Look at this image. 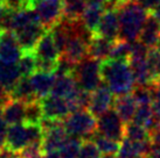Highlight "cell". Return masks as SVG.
<instances>
[{
	"label": "cell",
	"instance_id": "obj_45",
	"mask_svg": "<svg viewBox=\"0 0 160 158\" xmlns=\"http://www.w3.org/2000/svg\"><path fill=\"white\" fill-rule=\"evenodd\" d=\"M42 158H62L61 155L58 151H52V152H47V154H43Z\"/></svg>",
	"mask_w": 160,
	"mask_h": 158
},
{
	"label": "cell",
	"instance_id": "obj_16",
	"mask_svg": "<svg viewBox=\"0 0 160 158\" xmlns=\"http://www.w3.org/2000/svg\"><path fill=\"white\" fill-rule=\"evenodd\" d=\"M29 79H31L32 86H33L36 98L40 100L50 94L54 81H55V75L52 72L38 70L29 77Z\"/></svg>",
	"mask_w": 160,
	"mask_h": 158
},
{
	"label": "cell",
	"instance_id": "obj_30",
	"mask_svg": "<svg viewBox=\"0 0 160 158\" xmlns=\"http://www.w3.org/2000/svg\"><path fill=\"white\" fill-rule=\"evenodd\" d=\"M18 67L21 76L31 77L35 71H38V59L34 53H23L20 61L18 62Z\"/></svg>",
	"mask_w": 160,
	"mask_h": 158
},
{
	"label": "cell",
	"instance_id": "obj_32",
	"mask_svg": "<svg viewBox=\"0 0 160 158\" xmlns=\"http://www.w3.org/2000/svg\"><path fill=\"white\" fill-rule=\"evenodd\" d=\"M83 140L77 137L69 136L67 142L62 145V148L58 150V152L62 158H77L80 154L81 145Z\"/></svg>",
	"mask_w": 160,
	"mask_h": 158
},
{
	"label": "cell",
	"instance_id": "obj_43",
	"mask_svg": "<svg viewBox=\"0 0 160 158\" xmlns=\"http://www.w3.org/2000/svg\"><path fill=\"white\" fill-rule=\"evenodd\" d=\"M153 88V94H154V99H160V78L157 79L154 83L151 85Z\"/></svg>",
	"mask_w": 160,
	"mask_h": 158
},
{
	"label": "cell",
	"instance_id": "obj_23",
	"mask_svg": "<svg viewBox=\"0 0 160 158\" xmlns=\"http://www.w3.org/2000/svg\"><path fill=\"white\" fill-rule=\"evenodd\" d=\"M104 12H105V9H104L102 5L88 2V6H87L84 13H83L82 18H81V21L83 22V25L89 30H91L95 34V31L97 29L98 23L101 21Z\"/></svg>",
	"mask_w": 160,
	"mask_h": 158
},
{
	"label": "cell",
	"instance_id": "obj_28",
	"mask_svg": "<svg viewBox=\"0 0 160 158\" xmlns=\"http://www.w3.org/2000/svg\"><path fill=\"white\" fill-rule=\"evenodd\" d=\"M90 140H92L96 143L98 149L101 150V152L103 155H117L118 150H119L120 142L111 140V138L99 134L98 132H95Z\"/></svg>",
	"mask_w": 160,
	"mask_h": 158
},
{
	"label": "cell",
	"instance_id": "obj_35",
	"mask_svg": "<svg viewBox=\"0 0 160 158\" xmlns=\"http://www.w3.org/2000/svg\"><path fill=\"white\" fill-rule=\"evenodd\" d=\"M77 158H102V152L92 140H83Z\"/></svg>",
	"mask_w": 160,
	"mask_h": 158
},
{
	"label": "cell",
	"instance_id": "obj_13",
	"mask_svg": "<svg viewBox=\"0 0 160 158\" xmlns=\"http://www.w3.org/2000/svg\"><path fill=\"white\" fill-rule=\"evenodd\" d=\"M119 31L120 25L119 18H118V11L117 9H105L95 34L105 37L110 41H115V40L119 39Z\"/></svg>",
	"mask_w": 160,
	"mask_h": 158
},
{
	"label": "cell",
	"instance_id": "obj_10",
	"mask_svg": "<svg viewBox=\"0 0 160 158\" xmlns=\"http://www.w3.org/2000/svg\"><path fill=\"white\" fill-rule=\"evenodd\" d=\"M40 102L45 118L63 121L71 113L70 105L66 98L48 94L47 97L40 99Z\"/></svg>",
	"mask_w": 160,
	"mask_h": 158
},
{
	"label": "cell",
	"instance_id": "obj_5",
	"mask_svg": "<svg viewBox=\"0 0 160 158\" xmlns=\"http://www.w3.org/2000/svg\"><path fill=\"white\" fill-rule=\"evenodd\" d=\"M101 63L102 61L87 57L76 64L72 75L75 77L77 85L87 92H93L103 83L101 76Z\"/></svg>",
	"mask_w": 160,
	"mask_h": 158
},
{
	"label": "cell",
	"instance_id": "obj_42",
	"mask_svg": "<svg viewBox=\"0 0 160 158\" xmlns=\"http://www.w3.org/2000/svg\"><path fill=\"white\" fill-rule=\"evenodd\" d=\"M148 158H160V145L152 144V148L147 155Z\"/></svg>",
	"mask_w": 160,
	"mask_h": 158
},
{
	"label": "cell",
	"instance_id": "obj_48",
	"mask_svg": "<svg viewBox=\"0 0 160 158\" xmlns=\"http://www.w3.org/2000/svg\"><path fill=\"white\" fill-rule=\"evenodd\" d=\"M156 47H158V48H160V36H159V40H158V43H157Z\"/></svg>",
	"mask_w": 160,
	"mask_h": 158
},
{
	"label": "cell",
	"instance_id": "obj_24",
	"mask_svg": "<svg viewBox=\"0 0 160 158\" xmlns=\"http://www.w3.org/2000/svg\"><path fill=\"white\" fill-rule=\"evenodd\" d=\"M21 77L18 64H6L0 61V83L7 90L11 91Z\"/></svg>",
	"mask_w": 160,
	"mask_h": 158
},
{
	"label": "cell",
	"instance_id": "obj_15",
	"mask_svg": "<svg viewBox=\"0 0 160 158\" xmlns=\"http://www.w3.org/2000/svg\"><path fill=\"white\" fill-rule=\"evenodd\" d=\"M2 118L8 126L23 123L26 121V102L15 99H9L2 107Z\"/></svg>",
	"mask_w": 160,
	"mask_h": 158
},
{
	"label": "cell",
	"instance_id": "obj_31",
	"mask_svg": "<svg viewBox=\"0 0 160 158\" xmlns=\"http://www.w3.org/2000/svg\"><path fill=\"white\" fill-rule=\"evenodd\" d=\"M132 97L137 106L140 105H152L154 100V94H153V88L152 86H142V85H136L132 91Z\"/></svg>",
	"mask_w": 160,
	"mask_h": 158
},
{
	"label": "cell",
	"instance_id": "obj_49",
	"mask_svg": "<svg viewBox=\"0 0 160 158\" xmlns=\"http://www.w3.org/2000/svg\"><path fill=\"white\" fill-rule=\"evenodd\" d=\"M13 158H20V157H19V155H17V156H15V157H13Z\"/></svg>",
	"mask_w": 160,
	"mask_h": 158
},
{
	"label": "cell",
	"instance_id": "obj_36",
	"mask_svg": "<svg viewBox=\"0 0 160 158\" xmlns=\"http://www.w3.org/2000/svg\"><path fill=\"white\" fill-rule=\"evenodd\" d=\"M18 155L20 158H42V142H34L28 144L21 151H19Z\"/></svg>",
	"mask_w": 160,
	"mask_h": 158
},
{
	"label": "cell",
	"instance_id": "obj_20",
	"mask_svg": "<svg viewBox=\"0 0 160 158\" xmlns=\"http://www.w3.org/2000/svg\"><path fill=\"white\" fill-rule=\"evenodd\" d=\"M113 107L125 123L133 120L134 113L137 109V104L132 97V93L117 95V98H115Z\"/></svg>",
	"mask_w": 160,
	"mask_h": 158
},
{
	"label": "cell",
	"instance_id": "obj_41",
	"mask_svg": "<svg viewBox=\"0 0 160 158\" xmlns=\"http://www.w3.org/2000/svg\"><path fill=\"white\" fill-rule=\"evenodd\" d=\"M152 109L154 113V116L158 121H160V99H154L152 102Z\"/></svg>",
	"mask_w": 160,
	"mask_h": 158
},
{
	"label": "cell",
	"instance_id": "obj_4",
	"mask_svg": "<svg viewBox=\"0 0 160 158\" xmlns=\"http://www.w3.org/2000/svg\"><path fill=\"white\" fill-rule=\"evenodd\" d=\"M63 126L69 136L89 140L97 130V118L89 109H78L63 120Z\"/></svg>",
	"mask_w": 160,
	"mask_h": 158
},
{
	"label": "cell",
	"instance_id": "obj_38",
	"mask_svg": "<svg viewBox=\"0 0 160 158\" xmlns=\"http://www.w3.org/2000/svg\"><path fill=\"white\" fill-rule=\"evenodd\" d=\"M150 134H151L152 144L160 145V121L150 130Z\"/></svg>",
	"mask_w": 160,
	"mask_h": 158
},
{
	"label": "cell",
	"instance_id": "obj_27",
	"mask_svg": "<svg viewBox=\"0 0 160 158\" xmlns=\"http://www.w3.org/2000/svg\"><path fill=\"white\" fill-rule=\"evenodd\" d=\"M133 122L142 124L148 130H151L152 128L159 122L154 116L153 109H152V105H140L137 106V109L133 116Z\"/></svg>",
	"mask_w": 160,
	"mask_h": 158
},
{
	"label": "cell",
	"instance_id": "obj_11",
	"mask_svg": "<svg viewBox=\"0 0 160 158\" xmlns=\"http://www.w3.org/2000/svg\"><path fill=\"white\" fill-rule=\"evenodd\" d=\"M22 53L13 31H0V61L6 64H18Z\"/></svg>",
	"mask_w": 160,
	"mask_h": 158
},
{
	"label": "cell",
	"instance_id": "obj_22",
	"mask_svg": "<svg viewBox=\"0 0 160 158\" xmlns=\"http://www.w3.org/2000/svg\"><path fill=\"white\" fill-rule=\"evenodd\" d=\"M130 65L132 67V72L134 76L136 85L142 86H150L154 83V78L152 76L150 66L147 64L146 59H137V61H129Z\"/></svg>",
	"mask_w": 160,
	"mask_h": 158
},
{
	"label": "cell",
	"instance_id": "obj_18",
	"mask_svg": "<svg viewBox=\"0 0 160 158\" xmlns=\"http://www.w3.org/2000/svg\"><path fill=\"white\" fill-rule=\"evenodd\" d=\"M78 87L80 86L77 85V81H76V79L72 73L55 76V81H54L50 94H54V95H58V97H62L67 99Z\"/></svg>",
	"mask_w": 160,
	"mask_h": 158
},
{
	"label": "cell",
	"instance_id": "obj_8",
	"mask_svg": "<svg viewBox=\"0 0 160 158\" xmlns=\"http://www.w3.org/2000/svg\"><path fill=\"white\" fill-rule=\"evenodd\" d=\"M97 132L111 140L122 142L125 137V122L115 108H111L97 118Z\"/></svg>",
	"mask_w": 160,
	"mask_h": 158
},
{
	"label": "cell",
	"instance_id": "obj_37",
	"mask_svg": "<svg viewBox=\"0 0 160 158\" xmlns=\"http://www.w3.org/2000/svg\"><path fill=\"white\" fill-rule=\"evenodd\" d=\"M6 132H7V123L5 122L4 118H2V112H1V107H0V149L5 145Z\"/></svg>",
	"mask_w": 160,
	"mask_h": 158
},
{
	"label": "cell",
	"instance_id": "obj_7",
	"mask_svg": "<svg viewBox=\"0 0 160 158\" xmlns=\"http://www.w3.org/2000/svg\"><path fill=\"white\" fill-rule=\"evenodd\" d=\"M28 8L38 14L47 29H52L63 18V0H29Z\"/></svg>",
	"mask_w": 160,
	"mask_h": 158
},
{
	"label": "cell",
	"instance_id": "obj_29",
	"mask_svg": "<svg viewBox=\"0 0 160 158\" xmlns=\"http://www.w3.org/2000/svg\"><path fill=\"white\" fill-rule=\"evenodd\" d=\"M131 43L132 42H129L124 39H120V37L115 40L113 43H112V48L109 58L129 61L130 55H131Z\"/></svg>",
	"mask_w": 160,
	"mask_h": 158
},
{
	"label": "cell",
	"instance_id": "obj_9",
	"mask_svg": "<svg viewBox=\"0 0 160 158\" xmlns=\"http://www.w3.org/2000/svg\"><path fill=\"white\" fill-rule=\"evenodd\" d=\"M47 30L41 22H33L13 33L23 53H34L38 42Z\"/></svg>",
	"mask_w": 160,
	"mask_h": 158
},
{
	"label": "cell",
	"instance_id": "obj_2",
	"mask_svg": "<svg viewBox=\"0 0 160 158\" xmlns=\"http://www.w3.org/2000/svg\"><path fill=\"white\" fill-rule=\"evenodd\" d=\"M117 11L120 25L119 37L129 42L137 41L150 12L136 0L124 2Z\"/></svg>",
	"mask_w": 160,
	"mask_h": 158
},
{
	"label": "cell",
	"instance_id": "obj_46",
	"mask_svg": "<svg viewBox=\"0 0 160 158\" xmlns=\"http://www.w3.org/2000/svg\"><path fill=\"white\" fill-rule=\"evenodd\" d=\"M102 158H117V157H115V155H104V157Z\"/></svg>",
	"mask_w": 160,
	"mask_h": 158
},
{
	"label": "cell",
	"instance_id": "obj_6",
	"mask_svg": "<svg viewBox=\"0 0 160 158\" xmlns=\"http://www.w3.org/2000/svg\"><path fill=\"white\" fill-rule=\"evenodd\" d=\"M40 124L43 130V138H42L43 154L58 151L69 138L63 122L60 120H50L43 118Z\"/></svg>",
	"mask_w": 160,
	"mask_h": 158
},
{
	"label": "cell",
	"instance_id": "obj_50",
	"mask_svg": "<svg viewBox=\"0 0 160 158\" xmlns=\"http://www.w3.org/2000/svg\"><path fill=\"white\" fill-rule=\"evenodd\" d=\"M0 2H5V0H0Z\"/></svg>",
	"mask_w": 160,
	"mask_h": 158
},
{
	"label": "cell",
	"instance_id": "obj_25",
	"mask_svg": "<svg viewBox=\"0 0 160 158\" xmlns=\"http://www.w3.org/2000/svg\"><path fill=\"white\" fill-rule=\"evenodd\" d=\"M88 6V0H63V19L70 21L81 20Z\"/></svg>",
	"mask_w": 160,
	"mask_h": 158
},
{
	"label": "cell",
	"instance_id": "obj_47",
	"mask_svg": "<svg viewBox=\"0 0 160 158\" xmlns=\"http://www.w3.org/2000/svg\"><path fill=\"white\" fill-rule=\"evenodd\" d=\"M136 158H148L146 156V155H142V156H138V157H136Z\"/></svg>",
	"mask_w": 160,
	"mask_h": 158
},
{
	"label": "cell",
	"instance_id": "obj_19",
	"mask_svg": "<svg viewBox=\"0 0 160 158\" xmlns=\"http://www.w3.org/2000/svg\"><path fill=\"white\" fill-rule=\"evenodd\" d=\"M160 36V25L156 20V18L148 13L146 21L142 26V29L139 35V41L147 45L148 48H154L158 43V40Z\"/></svg>",
	"mask_w": 160,
	"mask_h": 158
},
{
	"label": "cell",
	"instance_id": "obj_39",
	"mask_svg": "<svg viewBox=\"0 0 160 158\" xmlns=\"http://www.w3.org/2000/svg\"><path fill=\"white\" fill-rule=\"evenodd\" d=\"M9 99H11V91L0 83V107H2Z\"/></svg>",
	"mask_w": 160,
	"mask_h": 158
},
{
	"label": "cell",
	"instance_id": "obj_12",
	"mask_svg": "<svg viewBox=\"0 0 160 158\" xmlns=\"http://www.w3.org/2000/svg\"><path fill=\"white\" fill-rule=\"evenodd\" d=\"M115 94L108 87L107 84L102 83L90 95V102L88 109L92 113L96 118L101 116L107 110L111 109L115 104Z\"/></svg>",
	"mask_w": 160,
	"mask_h": 158
},
{
	"label": "cell",
	"instance_id": "obj_17",
	"mask_svg": "<svg viewBox=\"0 0 160 158\" xmlns=\"http://www.w3.org/2000/svg\"><path fill=\"white\" fill-rule=\"evenodd\" d=\"M113 41L93 34L92 39L88 44V57L104 61L109 58Z\"/></svg>",
	"mask_w": 160,
	"mask_h": 158
},
{
	"label": "cell",
	"instance_id": "obj_44",
	"mask_svg": "<svg viewBox=\"0 0 160 158\" xmlns=\"http://www.w3.org/2000/svg\"><path fill=\"white\" fill-rule=\"evenodd\" d=\"M151 14L156 18V20L158 21V23L160 25V5H158L157 7H154V8L151 11Z\"/></svg>",
	"mask_w": 160,
	"mask_h": 158
},
{
	"label": "cell",
	"instance_id": "obj_40",
	"mask_svg": "<svg viewBox=\"0 0 160 158\" xmlns=\"http://www.w3.org/2000/svg\"><path fill=\"white\" fill-rule=\"evenodd\" d=\"M136 1H138L142 7H145L148 12H151L154 7L160 5V0H136Z\"/></svg>",
	"mask_w": 160,
	"mask_h": 158
},
{
	"label": "cell",
	"instance_id": "obj_26",
	"mask_svg": "<svg viewBox=\"0 0 160 158\" xmlns=\"http://www.w3.org/2000/svg\"><path fill=\"white\" fill-rule=\"evenodd\" d=\"M132 142H151L150 130L142 124L130 121L125 123V137Z\"/></svg>",
	"mask_w": 160,
	"mask_h": 158
},
{
	"label": "cell",
	"instance_id": "obj_34",
	"mask_svg": "<svg viewBox=\"0 0 160 158\" xmlns=\"http://www.w3.org/2000/svg\"><path fill=\"white\" fill-rule=\"evenodd\" d=\"M147 64L150 66V70L156 81L157 79L160 78V48H150L147 55Z\"/></svg>",
	"mask_w": 160,
	"mask_h": 158
},
{
	"label": "cell",
	"instance_id": "obj_3",
	"mask_svg": "<svg viewBox=\"0 0 160 158\" xmlns=\"http://www.w3.org/2000/svg\"><path fill=\"white\" fill-rule=\"evenodd\" d=\"M43 130L40 123H18L7 128L5 146L14 152H19L31 143L42 142Z\"/></svg>",
	"mask_w": 160,
	"mask_h": 158
},
{
	"label": "cell",
	"instance_id": "obj_14",
	"mask_svg": "<svg viewBox=\"0 0 160 158\" xmlns=\"http://www.w3.org/2000/svg\"><path fill=\"white\" fill-rule=\"evenodd\" d=\"M34 53H35L38 61L55 62V63H58L60 61L61 56H60L58 49L55 44V41H54L53 34H52L50 29L46 31L40 39V41L38 42Z\"/></svg>",
	"mask_w": 160,
	"mask_h": 158
},
{
	"label": "cell",
	"instance_id": "obj_33",
	"mask_svg": "<svg viewBox=\"0 0 160 158\" xmlns=\"http://www.w3.org/2000/svg\"><path fill=\"white\" fill-rule=\"evenodd\" d=\"M43 118L42 107L40 100H34L26 104V121L27 123H40Z\"/></svg>",
	"mask_w": 160,
	"mask_h": 158
},
{
	"label": "cell",
	"instance_id": "obj_1",
	"mask_svg": "<svg viewBox=\"0 0 160 158\" xmlns=\"http://www.w3.org/2000/svg\"><path fill=\"white\" fill-rule=\"evenodd\" d=\"M101 76L104 84L117 95L128 94L133 91L136 80L129 61L107 58L101 63Z\"/></svg>",
	"mask_w": 160,
	"mask_h": 158
},
{
	"label": "cell",
	"instance_id": "obj_21",
	"mask_svg": "<svg viewBox=\"0 0 160 158\" xmlns=\"http://www.w3.org/2000/svg\"><path fill=\"white\" fill-rule=\"evenodd\" d=\"M11 98L15 100L23 101L26 104L34 100H39L34 93L29 77H23V76L19 79L13 88L11 90Z\"/></svg>",
	"mask_w": 160,
	"mask_h": 158
}]
</instances>
